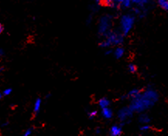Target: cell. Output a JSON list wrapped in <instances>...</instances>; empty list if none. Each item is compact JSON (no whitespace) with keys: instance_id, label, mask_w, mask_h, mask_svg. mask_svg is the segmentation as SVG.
Returning <instances> with one entry per match:
<instances>
[{"instance_id":"obj_14","label":"cell","mask_w":168,"mask_h":136,"mask_svg":"<svg viewBox=\"0 0 168 136\" xmlns=\"http://www.w3.org/2000/svg\"><path fill=\"white\" fill-rule=\"evenodd\" d=\"M133 6V1H130V0H122L121 1V8L129 9Z\"/></svg>"},{"instance_id":"obj_20","label":"cell","mask_w":168,"mask_h":136,"mask_svg":"<svg viewBox=\"0 0 168 136\" xmlns=\"http://www.w3.org/2000/svg\"><path fill=\"white\" fill-rule=\"evenodd\" d=\"M113 53V50H108L107 51H105V55H111Z\"/></svg>"},{"instance_id":"obj_22","label":"cell","mask_w":168,"mask_h":136,"mask_svg":"<svg viewBox=\"0 0 168 136\" xmlns=\"http://www.w3.org/2000/svg\"><path fill=\"white\" fill-rule=\"evenodd\" d=\"M92 16H89V17H88V20H87L88 23H90L91 21H92Z\"/></svg>"},{"instance_id":"obj_3","label":"cell","mask_w":168,"mask_h":136,"mask_svg":"<svg viewBox=\"0 0 168 136\" xmlns=\"http://www.w3.org/2000/svg\"><path fill=\"white\" fill-rule=\"evenodd\" d=\"M135 21L136 17L133 14H124L120 17V30L124 37L129 35L130 31L133 30Z\"/></svg>"},{"instance_id":"obj_21","label":"cell","mask_w":168,"mask_h":136,"mask_svg":"<svg viewBox=\"0 0 168 136\" xmlns=\"http://www.w3.org/2000/svg\"><path fill=\"white\" fill-rule=\"evenodd\" d=\"M4 25H2V23L0 24V33H3V31H4Z\"/></svg>"},{"instance_id":"obj_15","label":"cell","mask_w":168,"mask_h":136,"mask_svg":"<svg viewBox=\"0 0 168 136\" xmlns=\"http://www.w3.org/2000/svg\"><path fill=\"white\" fill-rule=\"evenodd\" d=\"M128 70H129L131 74H135L137 71V67L136 65L133 64V63H130L129 65H128Z\"/></svg>"},{"instance_id":"obj_18","label":"cell","mask_w":168,"mask_h":136,"mask_svg":"<svg viewBox=\"0 0 168 136\" xmlns=\"http://www.w3.org/2000/svg\"><path fill=\"white\" fill-rule=\"evenodd\" d=\"M97 114V111H92L90 112H88V118L90 119H92L93 118H94V116H96Z\"/></svg>"},{"instance_id":"obj_10","label":"cell","mask_w":168,"mask_h":136,"mask_svg":"<svg viewBox=\"0 0 168 136\" xmlns=\"http://www.w3.org/2000/svg\"><path fill=\"white\" fill-rule=\"evenodd\" d=\"M109 105H110V101L107 98H105V97L100 98L99 101H98V106L100 107L101 109L109 108Z\"/></svg>"},{"instance_id":"obj_4","label":"cell","mask_w":168,"mask_h":136,"mask_svg":"<svg viewBox=\"0 0 168 136\" xmlns=\"http://www.w3.org/2000/svg\"><path fill=\"white\" fill-rule=\"evenodd\" d=\"M112 25V17L109 15H104L99 19L98 26V33L101 37H106L111 32Z\"/></svg>"},{"instance_id":"obj_7","label":"cell","mask_w":168,"mask_h":136,"mask_svg":"<svg viewBox=\"0 0 168 136\" xmlns=\"http://www.w3.org/2000/svg\"><path fill=\"white\" fill-rule=\"evenodd\" d=\"M122 126L118 125H114L110 128L109 135L110 136H120L122 133Z\"/></svg>"},{"instance_id":"obj_8","label":"cell","mask_w":168,"mask_h":136,"mask_svg":"<svg viewBox=\"0 0 168 136\" xmlns=\"http://www.w3.org/2000/svg\"><path fill=\"white\" fill-rule=\"evenodd\" d=\"M151 121V118L146 113H142L140 114V117H139V122L141 125H149L150 122Z\"/></svg>"},{"instance_id":"obj_13","label":"cell","mask_w":168,"mask_h":136,"mask_svg":"<svg viewBox=\"0 0 168 136\" xmlns=\"http://www.w3.org/2000/svg\"><path fill=\"white\" fill-rule=\"evenodd\" d=\"M157 5L161 9L168 12V0H158Z\"/></svg>"},{"instance_id":"obj_19","label":"cell","mask_w":168,"mask_h":136,"mask_svg":"<svg viewBox=\"0 0 168 136\" xmlns=\"http://www.w3.org/2000/svg\"><path fill=\"white\" fill-rule=\"evenodd\" d=\"M33 133V129H27L25 132H24L23 136H30Z\"/></svg>"},{"instance_id":"obj_9","label":"cell","mask_w":168,"mask_h":136,"mask_svg":"<svg viewBox=\"0 0 168 136\" xmlns=\"http://www.w3.org/2000/svg\"><path fill=\"white\" fill-rule=\"evenodd\" d=\"M125 54V49L122 46H117L114 50V56L116 59H121Z\"/></svg>"},{"instance_id":"obj_25","label":"cell","mask_w":168,"mask_h":136,"mask_svg":"<svg viewBox=\"0 0 168 136\" xmlns=\"http://www.w3.org/2000/svg\"><path fill=\"white\" fill-rule=\"evenodd\" d=\"M7 124H8V122H5V123L2 125V126H6V125H7Z\"/></svg>"},{"instance_id":"obj_17","label":"cell","mask_w":168,"mask_h":136,"mask_svg":"<svg viewBox=\"0 0 168 136\" xmlns=\"http://www.w3.org/2000/svg\"><path fill=\"white\" fill-rule=\"evenodd\" d=\"M12 92H13V89L12 88H6L3 90V91L1 93L2 94L3 97H6V96H9L12 94Z\"/></svg>"},{"instance_id":"obj_6","label":"cell","mask_w":168,"mask_h":136,"mask_svg":"<svg viewBox=\"0 0 168 136\" xmlns=\"http://www.w3.org/2000/svg\"><path fill=\"white\" fill-rule=\"evenodd\" d=\"M142 91V89L133 88L132 89V90H129L127 94H126V95H124L122 98V99H123V98H126V99H130L132 101V100L136 98L137 97L141 94V92Z\"/></svg>"},{"instance_id":"obj_5","label":"cell","mask_w":168,"mask_h":136,"mask_svg":"<svg viewBox=\"0 0 168 136\" xmlns=\"http://www.w3.org/2000/svg\"><path fill=\"white\" fill-rule=\"evenodd\" d=\"M133 114H134V112H133L131 109L129 108V106L124 107V108H122L120 110H118L117 116H118V120L121 122L120 125L122 126L125 124L130 122L132 118H133Z\"/></svg>"},{"instance_id":"obj_11","label":"cell","mask_w":168,"mask_h":136,"mask_svg":"<svg viewBox=\"0 0 168 136\" xmlns=\"http://www.w3.org/2000/svg\"><path fill=\"white\" fill-rule=\"evenodd\" d=\"M102 114L105 119H111L113 117V111L110 108L102 109Z\"/></svg>"},{"instance_id":"obj_23","label":"cell","mask_w":168,"mask_h":136,"mask_svg":"<svg viewBox=\"0 0 168 136\" xmlns=\"http://www.w3.org/2000/svg\"><path fill=\"white\" fill-rule=\"evenodd\" d=\"M0 55H1V56L4 55V51H3V50H2V49H1V50H0Z\"/></svg>"},{"instance_id":"obj_2","label":"cell","mask_w":168,"mask_h":136,"mask_svg":"<svg viewBox=\"0 0 168 136\" xmlns=\"http://www.w3.org/2000/svg\"><path fill=\"white\" fill-rule=\"evenodd\" d=\"M124 36L122 33L116 31L109 32L105 39L99 42L98 46L102 48H108L110 46H120L124 43Z\"/></svg>"},{"instance_id":"obj_16","label":"cell","mask_w":168,"mask_h":136,"mask_svg":"<svg viewBox=\"0 0 168 136\" xmlns=\"http://www.w3.org/2000/svg\"><path fill=\"white\" fill-rule=\"evenodd\" d=\"M150 129H151V127H150V125H142L140 127V131L142 132H148Z\"/></svg>"},{"instance_id":"obj_1","label":"cell","mask_w":168,"mask_h":136,"mask_svg":"<svg viewBox=\"0 0 168 136\" xmlns=\"http://www.w3.org/2000/svg\"><path fill=\"white\" fill-rule=\"evenodd\" d=\"M159 99V94L153 88H148L142 90L141 94L135 99L132 100L129 108L134 113L142 114L146 111L151 108Z\"/></svg>"},{"instance_id":"obj_24","label":"cell","mask_w":168,"mask_h":136,"mask_svg":"<svg viewBox=\"0 0 168 136\" xmlns=\"http://www.w3.org/2000/svg\"><path fill=\"white\" fill-rule=\"evenodd\" d=\"M95 132L97 133V134H99V133L101 132V131H100L99 129H96V131H95Z\"/></svg>"},{"instance_id":"obj_12","label":"cell","mask_w":168,"mask_h":136,"mask_svg":"<svg viewBox=\"0 0 168 136\" xmlns=\"http://www.w3.org/2000/svg\"><path fill=\"white\" fill-rule=\"evenodd\" d=\"M41 105H42V100L40 98H37L34 102V106H33V113L35 114H37L40 112L41 108Z\"/></svg>"}]
</instances>
